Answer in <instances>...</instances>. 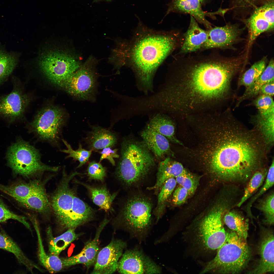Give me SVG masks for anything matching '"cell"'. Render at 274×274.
<instances>
[{
	"label": "cell",
	"instance_id": "d4e9b609",
	"mask_svg": "<svg viewBox=\"0 0 274 274\" xmlns=\"http://www.w3.org/2000/svg\"><path fill=\"white\" fill-rule=\"evenodd\" d=\"M87 140L90 150H97L113 146L116 143L117 138L116 134L109 130L95 126L92 127Z\"/></svg>",
	"mask_w": 274,
	"mask_h": 274
},
{
	"label": "cell",
	"instance_id": "f35d334b",
	"mask_svg": "<svg viewBox=\"0 0 274 274\" xmlns=\"http://www.w3.org/2000/svg\"><path fill=\"white\" fill-rule=\"evenodd\" d=\"M62 140L66 149L61 150L60 151L68 154L66 158H71L79 161V163L77 168L81 167L88 161L91 154L92 150H88L83 149L80 144H79L78 149L74 150L66 141L63 139Z\"/></svg>",
	"mask_w": 274,
	"mask_h": 274
},
{
	"label": "cell",
	"instance_id": "836d02e7",
	"mask_svg": "<svg viewBox=\"0 0 274 274\" xmlns=\"http://www.w3.org/2000/svg\"><path fill=\"white\" fill-rule=\"evenodd\" d=\"M267 171L266 169L261 168L254 173L244 189V195L237 204V206L240 207L262 185L266 178Z\"/></svg>",
	"mask_w": 274,
	"mask_h": 274
},
{
	"label": "cell",
	"instance_id": "9a60e30c",
	"mask_svg": "<svg viewBox=\"0 0 274 274\" xmlns=\"http://www.w3.org/2000/svg\"><path fill=\"white\" fill-rule=\"evenodd\" d=\"M274 1L268 0L256 8L247 21L249 41L252 42L261 33L274 28Z\"/></svg>",
	"mask_w": 274,
	"mask_h": 274
},
{
	"label": "cell",
	"instance_id": "681fc988",
	"mask_svg": "<svg viewBox=\"0 0 274 274\" xmlns=\"http://www.w3.org/2000/svg\"><path fill=\"white\" fill-rule=\"evenodd\" d=\"M274 81L267 83L261 88L259 94L272 97L274 95Z\"/></svg>",
	"mask_w": 274,
	"mask_h": 274
},
{
	"label": "cell",
	"instance_id": "277c9868",
	"mask_svg": "<svg viewBox=\"0 0 274 274\" xmlns=\"http://www.w3.org/2000/svg\"><path fill=\"white\" fill-rule=\"evenodd\" d=\"M121 155L115 175L127 186L143 180L155 165L154 157L144 143L133 138L123 139Z\"/></svg>",
	"mask_w": 274,
	"mask_h": 274
},
{
	"label": "cell",
	"instance_id": "7bdbcfd3",
	"mask_svg": "<svg viewBox=\"0 0 274 274\" xmlns=\"http://www.w3.org/2000/svg\"><path fill=\"white\" fill-rule=\"evenodd\" d=\"M175 178L177 183L187 190L189 195L195 193L199 183L198 178L187 171Z\"/></svg>",
	"mask_w": 274,
	"mask_h": 274
},
{
	"label": "cell",
	"instance_id": "b9f144b4",
	"mask_svg": "<svg viewBox=\"0 0 274 274\" xmlns=\"http://www.w3.org/2000/svg\"><path fill=\"white\" fill-rule=\"evenodd\" d=\"M258 110V114L262 116L274 114V104L272 97L261 94L253 102Z\"/></svg>",
	"mask_w": 274,
	"mask_h": 274
},
{
	"label": "cell",
	"instance_id": "7c38bea8",
	"mask_svg": "<svg viewBox=\"0 0 274 274\" xmlns=\"http://www.w3.org/2000/svg\"><path fill=\"white\" fill-rule=\"evenodd\" d=\"M65 170H63L62 179L53 194L50 202L56 221L63 229H67L75 194L70 187L69 183L74 177L80 174L75 172L68 175Z\"/></svg>",
	"mask_w": 274,
	"mask_h": 274
},
{
	"label": "cell",
	"instance_id": "484cf974",
	"mask_svg": "<svg viewBox=\"0 0 274 274\" xmlns=\"http://www.w3.org/2000/svg\"><path fill=\"white\" fill-rule=\"evenodd\" d=\"M0 248L10 252L15 256L18 262L24 265L31 273L35 269L42 270L25 255L17 244L2 230L0 232Z\"/></svg>",
	"mask_w": 274,
	"mask_h": 274
},
{
	"label": "cell",
	"instance_id": "9c48e42d",
	"mask_svg": "<svg viewBox=\"0 0 274 274\" xmlns=\"http://www.w3.org/2000/svg\"><path fill=\"white\" fill-rule=\"evenodd\" d=\"M40 67L52 83L60 86L80 66L82 63L72 55L63 52H50L40 59Z\"/></svg>",
	"mask_w": 274,
	"mask_h": 274
},
{
	"label": "cell",
	"instance_id": "7dc6e473",
	"mask_svg": "<svg viewBox=\"0 0 274 274\" xmlns=\"http://www.w3.org/2000/svg\"><path fill=\"white\" fill-rule=\"evenodd\" d=\"M188 195V191L185 189L181 186L178 187L173 194V203L177 206L181 205L184 202Z\"/></svg>",
	"mask_w": 274,
	"mask_h": 274
},
{
	"label": "cell",
	"instance_id": "ba28073f",
	"mask_svg": "<svg viewBox=\"0 0 274 274\" xmlns=\"http://www.w3.org/2000/svg\"><path fill=\"white\" fill-rule=\"evenodd\" d=\"M97 61L91 56L59 86L79 100L95 101L97 91Z\"/></svg>",
	"mask_w": 274,
	"mask_h": 274
},
{
	"label": "cell",
	"instance_id": "ac0fdd59",
	"mask_svg": "<svg viewBox=\"0 0 274 274\" xmlns=\"http://www.w3.org/2000/svg\"><path fill=\"white\" fill-rule=\"evenodd\" d=\"M208 36V30L201 28L197 21L191 16L190 25L183 35V41L179 54H185L200 50Z\"/></svg>",
	"mask_w": 274,
	"mask_h": 274
},
{
	"label": "cell",
	"instance_id": "bcb514c9",
	"mask_svg": "<svg viewBox=\"0 0 274 274\" xmlns=\"http://www.w3.org/2000/svg\"><path fill=\"white\" fill-rule=\"evenodd\" d=\"M64 268L78 264H84L87 267L88 261L82 250L78 254L71 257L61 258Z\"/></svg>",
	"mask_w": 274,
	"mask_h": 274
},
{
	"label": "cell",
	"instance_id": "4dcf8cb0",
	"mask_svg": "<svg viewBox=\"0 0 274 274\" xmlns=\"http://www.w3.org/2000/svg\"><path fill=\"white\" fill-rule=\"evenodd\" d=\"M77 182L87 189L93 201L95 204L106 211L110 210L117 193L111 194L105 187H93L79 181H77Z\"/></svg>",
	"mask_w": 274,
	"mask_h": 274
},
{
	"label": "cell",
	"instance_id": "6da1fadb",
	"mask_svg": "<svg viewBox=\"0 0 274 274\" xmlns=\"http://www.w3.org/2000/svg\"><path fill=\"white\" fill-rule=\"evenodd\" d=\"M216 116L207 129L203 162L222 181L244 183L262 168L266 145L257 131L246 128L230 110Z\"/></svg>",
	"mask_w": 274,
	"mask_h": 274
},
{
	"label": "cell",
	"instance_id": "8fae6325",
	"mask_svg": "<svg viewBox=\"0 0 274 274\" xmlns=\"http://www.w3.org/2000/svg\"><path fill=\"white\" fill-rule=\"evenodd\" d=\"M152 204L142 195H134L125 202L120 213V217L129 227L139 231L146 229L151 222Z\"/></svg>",
	"mask_w": 274,
	"mask_h": 274
},
{
	"label": "cell",
	"instance_id": "4fadbf2b",
	"mask_svg": "<svg viewBox=\"0 0 274 274\" xmlns=\"http://www.w3.org/2000/svg\"><path fill=\"white\" fill-rule=\"evenodd\" d=\"M122 256L117 269L120 273H158L161 272L158 266L138 250H127Z\"/></svg>",
	"mask_w": 274,
	"mask_h": 274
},
{
	"label": "cell",
	"instance_id": "603a6c76",
	"mask_svg": "<svg viewBox=\"0 0 274 274\" xmlns=\"http://www.w3.org/2000/svg\"><path fill=\"white\" fill-rule=\"evenodd\" d=\"M187 170L180 163L172 160L169 157L165 158L159 163L157 174L156 181L150 190H158L167 179L176 178Z\"/></svg>",
	"mask_w": 274,
	"mask_h": 274
},
{
	"label": "cell",
	"instance_id": "f546056e",
	"mask_svg": "<svg viewBox=\"0 0 274 274\" xmlns=\"http://www.w3.org/2000/svg\"><path fill=\"white\" fill-rule=\"evenodd\" d=\"M146 127L165 137L175 143L182 145L175 135L174 125L170 118L162 114L153 116Z\"/></svg>",
	"mask_w": 274,
	"mask_h": 274
},
{
	"label": "cell",
	"instance_id": "7402d4cb",
	"mask_svg": "<svg viewBox=\"0 0 274 274\" xmlns=\"http://www.w3.org/2000/svg\"><path fill=\"white\" fill-rule=\"evenodd\" d=\"M143 141L158 158L171 152L167 139L158 133L146 127L141 133Z\"/></svg>",
	"mask_w": 274,
	"mask_h": 274
},
{
	"label": "cell",
	"instance_id": "ffe728a7",
	"mask_svg": "<svg viewBox=\"0 0 274 274\" xmlns=\"http://www.w3.org/2000/svg\"><path fill=\"white\" fill-rule=\"evenodd\" d=\"M29 219L35 228L38 243V256L41 264L50 273L59 272L64 268L61 258L59 256L48 255L44 250L38 221L36 217L30 215Z\"/></svg>",
	"mask_w": 274,
	"mask_h": 274
},
{
	"label": "cell",
	"instance_id": "2e32d148",
	"mask_svg": "<svg viewBox=\"0 0 274 274\" xmlns=\"http://www.w3.org/2000/svg\"><path fill=\"white\" fill-rule=\"evenodd\" d=\"M15 84L10 93L0 97V116L11 121L23 117L29 102L28 97Z\"/></svg>",
	"mask_w": 274,
	"mask_h": 274
},
{
	"label": "cell",
	"instance_id": "e575fe53",
	"mask_svg": "<svg viewBox=\"0 0 274 274\" xmlns=\"http://www.w3.org/2000/svg\"><path fill=\"white\" fill-rule=\"evenodd\" d=\"M109 221L108 219L106 218L102 222L97 228L94 239L87 242L82 249L88 261V268L95 262L99 252L98 243L99 237L103 229Z\"/></svg>",
	"mask_w": 274,
	"mask_h": 274
},
{
	"label": "cell",
	"instance_id": "d6a6232c",
	"mask_svg": "<svg viewBox=\"0 0 274 274\" xmlns=\"http://www.w3.org/2000/svg\"><path fill=\"white\" fill-rule=\"evenodd\" d=\"M274 116V114L262 116L258 113L254 116L253 121L257 131L267 145H272L273 143Z\"/></svg>",
	"mask_w": 274,
	"mask_h": 274
},
{
	"label": "cell",
	"instance_id": "60d3db41",
	"mask_svg": "<svg viewBox=\"0 0 274 274\" xmlns=\"http://www.w3.org/2000/svg\"><path fill=\"white\" fill-rule=\"evenodd\" d=\"M274 193L273 192L260 201L256 207L264 214V223L270 225H273L274 223Z\"/></svg>",
	"mask_w": 274,
	"mask_h": 274
},
{
	"label": "cell",
	"instance_id": "5bb4252c",
	"mask_svg": "<svg viewBox=\"0 0 274 274\" xmlns=\"http://www.w3.org/2000/svg\"><path fill=\"white\" fill-rule=\"evenodd\" d=\"M126 244L119 239H113L98 252L91 273L109 274L117 269L120 258Z\"/></svg>",
	"mask_w": 274,
	"mask_h": 274
},
{
	"label": "cell",
	"instance_id": "f6af8a7d",
	"mask_svg": "<svg viewBox=\"0 0 274 274\" xmlns=\"http://www.w3.org/2000/svg\"><path fill=\"white\" fill-rule=\"evenodd\" d=\"M88 176L90 180L103 181L106 175V168L99 163L95 161L90 162L87 168Z\"/></svg>",
	"mask_w": 274,
	"mask_h": 274
},
{
	"label": "cell",
	"instance_id": "8d00e7d4",
	"mask_svg": "<svg viewBox=\"0 0 274 274\" xmlns=\"http://www.w3.org/2000/svg\"><path fill=\"white\" fill-rule=\"evenodd\" d=\"M177 182L175 178H171L166 180L161 187L158 197L156 215L157 220L162 214L165 202L174 190Z\"/></svg>",
	"mask_w": 274,
	"mask_h": 274
},
{
	"label": "cell",
	"instance_id": "f1b7e54d",
	"mask_svg": "<svg viewBox=\"0 0 274 274\" xmlns=\"http://www.w3.org/2000/svg\"><path fill=\"white\" fill-rule=\"evenodd\" d=\"M274 62L273 59L270 61L268 65L253 83L246 88L243 94L238 99L236 106L237 107L244 100L256 96L264 84L274 80Z\"/></svg>",
	"mask_w": 274,
	"mask_h": 274
},
{
	"label": "cell",
	"instance_id": "5b68a950",
	"mask_svg": "<svg viewBox=\"0 0 274 274\" xmlns=\"http://www.w3.org/2000/svg\"><path fill=\"white\" fill-rule=\"evenodd\" d=\"M226 233L225 240L217 249L216 256L207 263L201 273L212 271L221 274H237L247 266L251 251L246 239L231 230Z\"/></svg>",
	"mask_w": 274,
	"mask_h": 274
},
{
	"label": "cell",
	"instance_id": "e0dca14e",
	"mask_svg": "<svg viewBox=\"0 0 274 274\" xmlns=\"http://www.w3.org/2000/svg\"><path fill=\"white\" fill-rule=\"evenodd\" d=\"M208 30L207 39L200 50L229 47L235 42L240 32L237 26L230 24L212 27Z\"/></svg>",
	"mask_w": 274,
	"mask_h": 274
},
{
	"label": "cell",
	"instance_id": "4316f807",
	"mask_svg": "<svg viewBox=\"0 0 274 274\" xmlns=\"http://www.w3.org/2000/svg\"><path fill=\"white\" fill-rule=\"evenodd\" d=\"M74 228H70L56 237L53 235L51 229L49 227L47 233L48 238L49 254L59 256L60 253L79 236L76 234Z\"/></svg>",
	"mask_w": 274,
	"mask_h": 274
},
{
	"label": "cell",
	"instance_id": "7a4b0ae2",
	"mask_svg": "<svg viewBox=\"0 0 274 274\" xmlns=\"http://www.w3.org/2000/svg\"><path fill=\"white\" fill-rule=\"evenodd\" d=\"M174 82L169 95L170 107L188 114L225 99L237 73L236 64L211 55L177 57L172 64Z\"/></svg>",
	"mask_w": 274,
	"mask_h": 274
},
{
	"label": "cell",
	"instance_id": "cb8c5ba5",
	"mask_svg": "<svg viewBox=\"0 0 274 274\" xmlns=\"http://www.w3.org/2000/svg\"><path fill=\"white\" fill-rule=\"evenodd\" d=\"M44 186L41 181L36 180L28 182H16L8 185L0 184V191L17 201L27 198Z\"/></svg>",
	"mask_w": 274,
	"mask_h": 274
},
{
	"label": "cell",
	"instance_id": "ab89813d",
	"mask_svg": "<svg viewBox=\"0 0 274 274\" xmlns=\"http://www.w3.org/2000/svg\"><path fill=\"white\" fill-rule=\"evenodd\" d=\"M17 63L14 55L0 50V84L11 74Z\"/></svg>",
	"mask_w": 274,
	"mask_h": 274
},
{
	"label": "cell",
	"instance_id": "d590c367",
	"mask_svg": "<svg viewBox=\"0 0 274 274\" xmlns=\"http://www.w3.org/2000/svg\"><path fill=\"white\" fill-rule=\"evenodd\" d=\"M266 59L264 58L254 63L242 76L239 85L246 88L250 86L263 72L266 68Z\"/></svg>",
	"mask_w": 274,
	"mask_h": 274
},
{
	"label": "cell",
	"instance_id": "816d5d0a",
	"mask_svg": "<svg viewBox=\"0 0 274 274\" xmlns=\"http://www.w3.org/2000/svg\"><path fill=\"white\" fill-rule=\"evenodd\" d=\"M205 0H200V2L202 3Z\"/></svg>",
	"mask_w": 274,
	"mask_h": 274
},
{
	"label": "cell",
	"instance_id": "74e56055",
	"mask_svg": "<svg viewBox=\"0 0 274 274\" xmlns=\"http://www.w3.org/2000/svg\"><path fill=\"white\" fill-rule=\"evenodd\" d=\"M266 178V179L264 185L261 189L248 202L246 207V212L247 215L253 221V218L254 217L252 214L251 211V207L253 203L259 197L266 192L273 185L274 182V161L273 159L271 164L268 170Z\"/></svg>",
	"mask_w": 274,
	"mask_h": 274
},
{
	"label": "cell",
	"instance_id": "83f0119b",
	"mask_svg": "<svg viewBox=\"0 0 274 274\" xmlns=\"http://www.w3.org/2000/svg\"><path fill=\"white\" fill-rule=\"evenodd\" d=\"M17 201L26 208L43 214L49 213L51 208L44 186L27 198Z\"/></svg>",
	"mask_w": 274,
	"mask_h": 274
},
{
	"label": "cell",
	"instance_id": "52a82bcc",
	"mask_svg": "<svg viewBox=\"0 0 274 274\" xmlns=\"http://www.w3.org/2000/svg\"><path fill=\"white\" fill-rule=\"evenodd\" d=\"M7 157L8 165L14 173L26 177L37 176L46 172H56L59 168L42 162L39 150L21 139L10 147Z\"/></svg>",
	"mask_w": 274,
	"mask_h": 274
},
{
	"label": "cell",
	"instance_id": "d6986e66",
	"mask_svg": "<svg viewBox=\"0 0 274 274\" xmlns=\"http://www.w3.org/2000/svg\"><path fill=\"white\" fill-rule=\"evenodd\" d=\"M259 248L260 258L258 264L248 273L262 274L274 272V236L272 232L263 235Z\"/></svg>",
	"mask_w": 274,
	"mask_h": 274
},
{
	"label": "cell",
	"instance_id": "3957f363",
	"mask_svg": "<svg viewBox=\"0 0 274 274\" xmlns=\"http://www.w3.org/2000/svg\"><path fill=\"white\" fill-rule=\"evenodd\" d=\"M135 32L129 43H119L115 51L116 59L121 66L130 65L144 90H150L156 70L178 47L182 38L177 31H155L141 24Z\"/></svg>",
	"mask_w": 274,
	"mask_h": 274
},
{
	"label": "cell",
	"instance_id": "c3c4849f",
	"mask_svg": "<svg viewBox=\"0 0 274 274\" xmlns=\"http://www.w3.org/2000/svg\"><path fill=\"white\" fill-rule=\"evenodd\" d=\"M102 151L100 152L101 156L100 158L99 162L104 159H107L113 166L115 165L114 158H117L119 156L117 153V149H112L111 147H108L103 149Z\"/></svg>",
	"mask_w": 274,
	"mask_h": 274
},
{
	"label": "cell",
	"instance_id": "1f68e13d",
	"mask_svg": "<svg viewBox=\"0 0 274 274\" xmlns=\"http://www.w3.org/2000/svg\"><path fill=\"white\" fill-rule=\"evenodd\" d=\"M224 221L231 230L246 239L248 236L249 224L240 214L233 210L226 211L224 214Z\"/></svg>",
	"mask_w": 274,
	"mask_h": 274
},
{
	"label": "cell",
	"instance_id": "f907efd6",
	"mask_svg": "<svg viewBox=\"0 0 274 274\" xmlns=\"http://www.w3.org/2000/svg\"><path fill=\"white\" fill-rule=\"evenodd\" d=\"M258 0H237L241 5L244 6H250L255 3Z\"/></svg>",
	"mask_w": 274,
	"mask_h": 274
},
{
	"label": "cell",
	"instance_id": "30bf717a",
	"mask_svg": "<svg viewBox=\"0 0 274 274\" xmlns=\"http://www.w3.org/2000/svg\"><path fill=\"white\" fill-rule=\"evenodd\" d=\"M62 111L50 106L40 110L30 124L31 131L40 140L57 144L64 124Z\"/></svg>",
	"mask_w": 274,
	"mask_h": 274
},
{
	"label": "cell",
	"instance_id": "44dd1931",
	"mask_svg": "<svg viewBox=\"0 0 274 274\" xmlns=\"http://www.w3.org/2000/svg\"><path fill=\"white\" fill-rule=\"evenodd\" d=\"M175 11L190 14L208 30L212 28L211 23L206 19L200 0H173L170 4L167 12Z\"/></svg>",
	"mask_w": 274,
	"mask_h": 274
},
{
	"label": "cell",
	"instance_id": "ee69618b",
	"mask_svg": "<svg viewBox=\"0 0 274 274\" xmlns=\"http://www.w3.org/2000/svg\"><path fill=\"white\" fill-rule=\"evenodd\" d=\"M10 219L18 221L31 231L30 225L27 221L26 218L11 211L0 198V222H4Z\"/></svg>",
	"mask_w": 274,
	"mask_h": 274
},
{
	"label": "cell",
	"instance_id": "8992f818",
	"mask_svg": "<svg viewBox=\"0 0 274 274\" xmlns=\"http://www.w3.org/2000/svg\"><path fill=\"white\" fill-rule=\"evenodd\" d=\"M231 199L228 196L192 227L196 241L204 248L217 249L225 242L226 233L222 219L230 207Z\"/></svg>",
	"mask_w": 274,
	"mask_h": 274
}]
</instances>
